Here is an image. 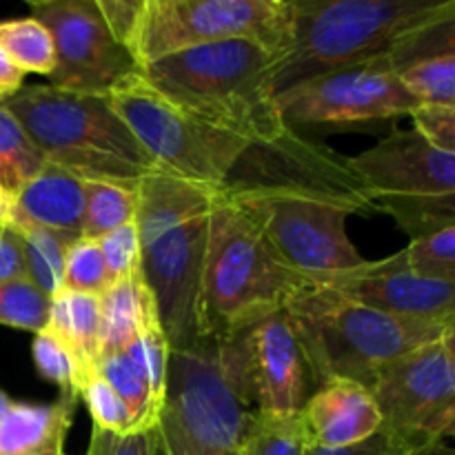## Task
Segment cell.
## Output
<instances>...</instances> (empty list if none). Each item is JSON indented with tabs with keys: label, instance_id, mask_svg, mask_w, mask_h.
<instances>
[{
	"label": "cell",
	"instance_id": "obj_1",
	"mask_svg": "<svg viewBox=\"0 0 455 455\" xmlns=\"http://www.w3.org/2000/svg\"><path fill=\"white\" fill-rule=\"evenodd\" d=\"M455 52V0H291V38L271 67L274 98L331 71H395Z\"/></svg>",
	"mask_w": 455,
	"mask_h": 455
},
{
	"label": "cell",
	"instance_id": "obj_2",
	"mask_svg": "<svg viewBox=\"0 0 455 455\" xmlns=\"http://www.w3.org/2000/svg\"><path fill=\"white\" fill-rule=\"evenodd\" d=\"M218 196L158 169L136 189L140 274L154 296L169 349H185L198 340L200 275Z\"/></svg>",
	"mask_w": 455,
	"mask_h": 455
},
{
	"label": "cell",
	"instance_id": "obj_3",
	"mask_svg": "<svg viewBox=\"0 0 455 455\" xmlns=\"http://www.w3.org/2000/svg\"><path fill=\"white\" fill-rule=\"evenodd\" d=\"M315 284L280 258L256 222L218 196L198 291V338H229L284 314Z\"/></svg>",
	"mask_w": 455,
	"mask_h": 455
},
{
	"label": "cell",
	"instance_id": "obj_4",
	"mask_svg": "<svg viewBox=\"0 0 455 455\" xmlns=\"http://www.w3.org/2000/svg\"><path fill=\"white\" fill-rule=\"evenodd\" d=\"M275 53L251 40L182 49L140 67L138 76L185 114L249 142L284 127L271 92Z\"/></svg>",
	"mask_w": 455,
	"mask_h": 455
},
{
	"label": "cell",
	"instance_id": "obj_5",
	"mask_svg": "<svg viewBox=\"0 0 455 455\" xmlns=\"http://www.w3.org/2000/svg\"><path fill=\"white\" fill-rule=\"evenodd\" d=\"M258 420L249 331L169 349L158 429L200 451H243Z\"/></svg>",
	"mask_w": 455,
	"mask_h": 455
},
{
	"label": "cell",
	"instance_id": "obj_6",
	"mask_svg": "<svg viewBox=\"0 0 455 455\" xmlns=\"http://www.w3.org/2000/svg\"><path fill=\"white\" fill-rule=\"evenodd\" d=\"M3 105L16 116L49 164L80 180L138 189L156 172L107 96L31 84L18 89Z\"/></svg>",
	"mask_w": 455,
	"mask_h": 455
},
{
	"label": "cell",
	"instance_id": "obj_7",
	"mask_svg": "<svg viewBox=\"0 0 455 455\" xmlns=\"http://www.w3.org/2000/svg\"><path fill=\"white\" fill-rule=\"evenodd\" d=\"M284 315L318 387L329 380H354L367 387L382 364L455 329V324L382 314L327 287L302 293Z\"/></svg>",
	"mask_w": 455,
	"mask_h": 455
},
{
	"label": "cell",
	"instance_id": "obj_8",
	"mask_svg": "<svg viewBox=\"0 0 455 455\" xmlns=\"http://www.w3.org/2000/svg\"><path fill=\"white\" fill-rule=\"evenodd\" d=\"M291 38V0H138L127 38L136 67L182 49L251 40L275 58Z\"/></svg>",
	"mask_w": 455,
	"mask_h": 455
},
{
	"label": "cell",
	"instance_id": "obj_9",
	"mask_svg": "<svg viewBox=\"0 0 455 455\" xmlns=\"http://www.w3.org/2000/svg\"><path fill=\"white\" fill-rule=\"evenodd\" d=\"M107 98L158 172L222 194L249 140L185 114L154 92L138 71Z\"/></svg>",
	"mask_w": 455,
	"mask_h": 455
},
{
	"label": "cell",
	"instance_id": "obj_10",
	"mask_svg": "<svg viewBox=\"0 0 455 455\" xmlns=\"http://www.w3.org/2000/svg\"><path fill=\"white\" fill-rule=\"evenodd\" d=\"M222 196L229 200H314L349 213L373 209L371 194L349 158L305 140L291 127H284L269 140L249 142L231 167Z\"/></svg>",
	"mask_w": 455,
	"mask_h": 455
},
{
	"label": "cell",
	"instance_id": "obj_11",
	"mask_svg": "<svg viewBox=\"0 0 455 455\" xmlns=\"http://www.w3.org/2000/svg\"><path fill=\"white\" fill-rule=\"evenodd\" d=\"M455 329L382 364L367 385L391 449L443 444L455 427Z\"/></svg>",
	"mask_w": 455,
	"mask_h": 455
},
{
	"label": "cell",
	"instance_id": "obj_12",
	"mask_svg": "<svg viewBox=\"0 0 455 455\" xmlns=\"http://www.w3.org/2000/svg\"><path fill=\"white\" fill-rule=\"evenodd\" d=\"M34 18L49 29L56 67L49 84L74 93L109 96L138 71L107 25L98 0H34Z\"/></svg>",
	"mask_w": 455,
	"mask_h": 455
},
{
	"label": "cell",
	"instance_id": "obj_13",
	"mask_svg": "<svg viewBox=\"0 0 455 455\" xmlns=\"http://www.w3.org/2000/svg\"><path fill=\"white\" fill-rule=\"evenodd\" d=\"M231 203L256 222L280 258L315 287L364 262L347 234L351 216L347 209L296 198H238Z\"/></svg>",
	"mask_w": 455,
	"mask_h": 455
},
{
	"label": "cell",
	"instance_id": "obj_14",
	"mask_svg": "<svg viewBox=\"0 0 455 455\" xmlns=\"http://www.w3.org/2000/svg\"><path fill=\"white\" fill-rule=\"evenodd\" d=\"M420 102L389 60L331 71L275 96L284 124H351L411 114Z\"/></svg>",
	"mask_w": 455,
	"mask_h": 455
},
{
	"label": "cell",
	"instance_id": "obj_15",
	"mask_svg": "<svg viewBox=\"0 0 455 455\" xmlns=\"http://www.w3.org/2000/svg\"><path fill=\"white\" fill-rule=\"evenodd\" d=\"M318 287L398 318L455 324V284L416 275L409 269L404 251L385 260H364Z\"/></svg>",
	"mask_w": 455,
	"mask_h": 455
},
{
	"label": "cell",
	"instance_id": "obj_16",
	"mask_svg": "<svg viewBox=\"0 0 455 455\" xmlns=\"http://www.w3.org/2000/svg\"><path fill=\"white\" fill-rule=\"evenodd\" d=\"M349 163L367 185L373 204L455 194V156L431 147L413 129H395Z\"/></svg>",
	"mask_w": 455,
	"mask_h": 455
},
{
	"label": "cell",
	"instance_id": "obj_17",
	"mask_svg": "<svg viewBox=\"0 0 455 455\" xmlns=\"http://www.w3.org/2000/svg\"><path fill=\"white\" fill-rule=\"evenodd\" d=\"M251 371L262 420L300 416L314 391L311 373L287 315L275 314L249 329Z\"/></svg>",
	"mask_w": 455,
	"mask_h": 455
},
{
	"label": "cell",
	"instance_id": "obj_18",
	"mask_svg": "<svg viewBox=\"0 0 455 455\" xmlns=\"http://www.w3.org/2000/svg\"><path fill=\"white\" fill-rule=\"evenodd\" d=\"M307 443L347 447L382 429V416L367 387L354 380L323 382L300 411Z\"/></svg>",
	"mask_w": 455,
	"mask_h": 455
},
{
	"label": "cell",
	"instance_id": "obj_19",
	"mask_svg": "<svg viewBox=\"0 0 455 455\" xmlns=\"http://www.w3.org/2000/svg\"><path fill=\"white\" fill-rule=\"evenodd\" d=\"M7 220L16 227H43L71 240L83 238L84 180L47 163L16 196Z\"/></svg>",
	"mask_w": 455,
	"mask_h": 455
},
{
	"label": "cell",
	"instance_id": "obj_20",
	"mask_svg": "<svg viewBox=\"0 0 455 455\" xmlns=\"http://www.w3.org/2000/svg\"><path fill=\"white\" fill-rule=\"evenodd\" d=\"M78 400L60 395L52 404L12 403L0 418V455H40L65 449Z\"/></svg>",
	"mask_w": 455,
	"mask_h": 455
},
{
	"label": "cell",
	"instance_id": "obj_21",
	"mask_svg": "<svg viewBox=\"0 0 455 455\" xmlns=\"http://www.w3.org/2000/svg\"><path fill=\"white\" fill-rule=\"evenodd\" d=\"M151 327H160L158 311L142 274L109 284L100 296V360L124 351Z\"/></svg>",
	"mask_w": 455,
	"mask_h": 455
},
{
	"label": "cell",
	"instance_id": "obj_22",
	"mask_svg": "<svg viewBox=\"0 0 455 455\" xmlns=\"http://www.w3.org/2000/svg\"><path fill=\"white\" fill-rule=\"evenodd\" d=\"M47 331L69 349L84 382L96 376L100 363V296L58 291L52 296Z\"/></svg>",
	"mask_w": 455,
	"mask_h": 455
},
{
	"label": "cell",
	"instance_id": "obj_23",
	"mask_svg": "<svg viewBox=\"0 0 455 455\" xmlns=\"http://www.w3.org/2000/svg\"><path fill=\"white\" fill-rule=\"evenodd\" d=\"M47 164L43 151L22 129L16 116L0 102V194L12 203Z\"/></svg>",
	"mask_w": 455,
	"mask_h": 455
},
{
	"label": "cell",
	"instance_id": "obj_24",
	"mask_svg": "<svg viewBox=\"0 0 455 455\" xmlns=\"http://www.w3.org/2000/svg\"><path fill=\"white\" fill-rule=\"evenodd\" d=\"M96 373L127 404L129 416H132V434L154 429L163 407L156 403L142 371L124 351H118V354L102 358L98 363Z\"/></svg>",
	"mask_w": 455,
	"mask_h": 455
},
{
	"label": "cell",
	"instance_id": "obj_25",
	"mask_svg": "<svg viewBox=\"0 0 455 455\" xmlns=\"http://www.w3.org/2000/svg\"><path fill=\"white\" fill-rule=\"evenodd\" d=\"M0 47L22 74L49 78L56 67L52 34L34 16L0 22Z\"/></svg>",
	"mask_w": 455,
	"mask_h": 455
},
{
	"label": "cell",
	"instance_id": "obj_26",
	"mask_svg": "<svg viewBox=\"0 0 455 455\" xmlns=\"http://www.w3.org/2000/svg\"><path fill=\"white\" fill-rule=\"evenodd\" d=\"M16 227V225H13ZM25 249L27 278L49 298L62 289V271L69 247L76 240L43 227H18Z\"/></svg>",
	"mask_w": 455,
	"mask_h": 455
},
{
	"label": "cell",
	"instance_id": "obj_27",
	"mask_svg": "<svg viewBox=\"0 0 455 455\" xmlns=\"http://www.w3.org/2000/svg\"><path fill=\"white\" fill-rule=\"evenodd\" d=\"M136 189L111 182H84L83 238L100 240L118 227L136 222Z\"/></svg>",
	"mask_w": 455,
	"mask_h": 455
},
{
	"label": "cell",
	"instance_id": "obj_28",
	"mask_svg": "<svg viewBox=\"0 0 455 455\" xmlns=\"http://www.w3.org/2000/svg\"><path fill=\"white\" fill-rule=\"evenodd\" d=\"M398 78L420 105L455 107V52L411 62Z\"/></svg>",
	"mask_w": 455,
	"mask_h": 455
},
{
	"label": "cell",
	"instance_id": "obj_29",
	"mask_svg": "<svg viewBox=\"0 0 455 455\" xmlns=\"http://www.w3.org/2000/svg\"><path fill=\"white\" fill-rule=\"evenodd\" d=\"M373 209L389 213L411 240L425 238L444 227H455V194L438 198H407V200H380Z\"/></svg>",
	"mask_w": 455,
	"mask_h": 455
},
{
	"label": "cell",
	"instance_id": "obj_30",
	"mask_svg": "<svg viewBox=\"0 0 455 455\" xmlns=\"http://www.w3.org/2000/svg\"><path fill=\"white\" fill-rule=\"evenodd\" d=\"M52 298L29 278L0 284V324L40 333L47 329Z\"/></svg>",
	"mask_w": 455,
	"mask_h": 455
},
{
	"label": "cell",
	"instance_id": "obj_31",
	"mask_svg": "<svg viewBox=\"0 0 455 455\" xmlns=\"http://www.w3.org/2000/svg\"><path fill=\"white\" fill-rule=\"evenodd\" d=\"M409 269L427 280L455 284V227L416 238L403 249Z\"/></svg>",
	"mask_w": 455,
	"mask_h": 455
},
{
	"label": "cell",
	"instance_id": "obj_32",
	"mask_svg": "<svg viewBox=\"0 0 455 455\" xmlns=\"http://www.w3.org/2000/svg\"><path fill=\"white\" fill-rule=\"evenodd\" d=\"M109 284V274H107L105 258H102L98 240H76L67 253L60 291L102 296Z\"/></svg>",
	"mask_w": 455,
	"mask_h": 455
},
{
	"label": "cell",
	"instance_id": "obj_33",
	"mask_svg": "<svg viewBox=\"0 0 455 455\" xmlns=\"http://www.w3.org/2000/svg\"><path fill=\"white\" fill-rule=\"evenodd\" d=\"M34 336L36 338L34 345H31V354H34V364L40 376L60 387L62 395L80 400V391H83L84 380L78 369V363L69 354V349L52 331H47V329L40 333H34Z\"/></svg>",
	"mask_w": 455,
	"mask_h": 455
},
{
	"label": "cell",
	"instance_id": "obj_34",
	"mask_svg": "<svg viewBox=\"0 0 455 455\" xmlns=\"http://www.w3.org/2000/svg\"><path fill=\"white\" fill-rule=\"evenodd\" d=\"M307 435L300 416L289 420H258L243 455H305Z\"/></svg>",
	"mask_w": 455,
	"mask_h": 455
},
{
	"label": "cell",
	"instance_id": "obj_35",
	"mask_svg": "<svg viewBox=\"0 0 455 455\" xmlns=\"http://www.w3.org/2000/svg\"><path fill=\"white\" fill-rule=\"evenodd\" d=\"M124 354L136 363V367L140 369L147 385H149L151 394H154L156 403L163 407L169 358V345L163 329L151 327L147 329V331H142L140 336H136L127 347H124Z\"/></svg>",
	"mask_w": 455,
	"mask_h": 455
},
{
	"label": "cell",
	"instance_id": "obj_36",
	"mask_svg": "<svg viewBox=\"0 0 455 455\" xmlns=\"http://www.w3.org/2000/svg\"><path fill=\"white\" fill-rule=\"evenodd\" d=\"M80 400L87 404L93 427L111 434H132V416L127 404L98 373L84 382Z\"/></svg>",
	"mask_w": 455,
	"mask_h": 455
},
{
	"label": "cell",
	"instance_id": "obj_37",
	"mask_svg": "<svg viewBox=\"0 0 455 455\" xmlns=\"http://www.w3.org/2000/svg\"><path fill=\"white\" fill-rule=\"evenodd\" d=\"M98 244H100L111 284L140 274V235H138L136 222H129L102 235Z\"/></svg>",
	"mask_w": 455,
	"mask_h": 455
},
{
	"label": "cell",
	"instance_id": "obj_38",
	"mask_svg": "<svg viewBox=\"0 0 455 455\" xmlns=\"http://www.w3.org/2000/svg\"><path fill=\"white\" fill-rule=\"evenodd\" d=\"M409 116L413 118V132L435 149L455 156V107L418 105Z\"/></svg>",
	"mask_w": 455,
	"mask_h": 455
},
{
	"label": "cell",
	"instance_id": "obj_39",
	"mask_svg": "<svg viewBox=\"0 0 455 455\" xmlns=\"http://www.w3.org/2000/svg\"><path fill=\"white\" fill-rule=\"evenodd\" d=\"M84 455H154V435L151 431L111 434V431L93 427Z\"/></svg>",
	"mask_w": 455,
	"mask_h": 455
},
{
	"label": "cell",
	"instance_id": "obj_40",
	"mask_svg": "<svg viewBox=\"0 0 455 455\" xmlns=\"http://www.w3.org/2000/svg\"><path fill=\"white\" fill-rule=\"evenodd\" d=\"M22 278H27L22 235L12 222L0 220V284Z\"/></svg>",
	"mask_w": 455,
	"mask_h": 455
},
{
	"label": "cell",
	"instance_id": "obj_41",
	"mask_svg": "<svg viewBox=\"0 0 455 455\" xmlns=\"http://www.w3.org/2000/svg\"><path fill=\"white\" fill-rule=\"evenodd\" d=\"M305 455H391V444L387 440L385 431H378L371 438L363 443L347 444V447H315L307 443Z\"/></svg>",
	"mask_w": 455,
	"mask_h": 455
},
{
	"label": "cell",
	"instance_id": "obj_42",
	"mask_svg": "<svg viewBox=\"0 0 455 455\" xmlns=\"http://www.w3.org/2000/svg\"><path fill=\"white\" fill-rule=\"evenodd\" d=\"M151 435H154V455H243V451H200L164 434L158 427L151 429Z\"/></svg>",
	"mask_w": 455,
	"mask_h": 455
},
{
	"label": "cell",
	"instance_id": "obj_43",
	"mask_svg": "<svg viewBox=\"0 0 455 455\" xmlns=\"http://www.w3.org/2000/svg\"><path fill=\"white\" fill-rule=\"evenodd\" d=\"M22 78L25 74L9 60L7 53L0 47V102L9 100L22 87Z\"/></svg>",
	"mask_w": 455,
	"mask_h": 455
},
{
	"label": "cell",
	"instance_id": "obj_44",
	"mask_svg": "<svg viewBox=\"0 0 455 455\" xmlns=\"http://www.w3.org/2000/svg\"><path fill=\"white\" fill-rule=\"evenodd\" d=\"M391 455H453V451L443 443V444H434V447H425V449H404V451L391 449Z\"/></svg>",
	"mask_w": 455,
	"mask_h": 455
},
{
	"label": "cell",
	"instance_id": "obj_45",
	"mask_svg": "<svg viewBox=\"0 0 455 455\" xmlns=\"http://www.w3.org/2000/svg\"><path fill=\"white\" fill-rule=\"evenodd\" d=\"M9 407H12V400H9L7 394H4V391L0 389V418L4 416V411H7Z\"/></svg>",
	"mask_w": 455,
	"mask_h": 455
},
{
	"label": "cell",
	"instance_id": "obj_46",
	"mask_svg": "<svg viewBox=\"0 0 455 455\" xmlns=\"http://www.w3.org/2000/svg\"><path fill=\"white\" fill-rule=\"evenodd\" d=\"M7 213H9V204L7 200L3 198V194H0V220H7Z\"/></svg>",
	"mask_w": 455,
	"mask_h": 455
},
{
	"label": "cell",
	"instance_id": "obj_47",
	"mask_svg": "<svg viewBox=\"0 0 455 455\" xmlns=\"http://www.w3.org/2000/svg\"><path fill=\"white\" fill-rule=\"evenodd\" d=\"M40 455H67L65 449H56V451H47V453H40Z\"/></svg>",
	"mask_w": 455,
	"mask_h": 455
}]
</instances>
